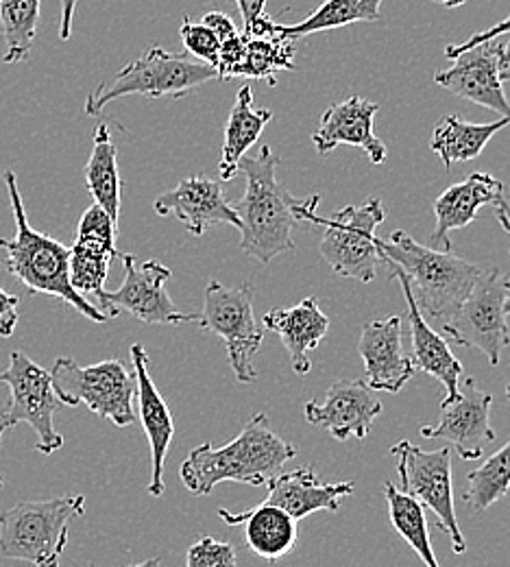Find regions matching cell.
Returning <instances> with one entry per match:
<instances>
[{
  "mask_svg": "<svg viewBox=\"0 0 510 567\" xmlns=\"http://www.w3.org/2000/svg\"><path fill=\"white\" fill-rule=\"evenodd\" d=\"M375 245L379 262L406 276L419 308L433 319L451 317L480 276L476 265L451 251L424 247L402 229H395L391 238H377Z\"/></svg>",
  "mask_w": 510,
  "mask_h": 567,
  "instance_id": "4",
  "label": "cell"
},
{
  "mask_svg": "<svg viewBox=\"0 0 510 567\" xmlns=\"http://www.w3.org/2000/svg\"><path fill=\"white\" fill-rule=\"evenodd\" d=\"M391 454L397 458V474L402 478V492L417 497L426 508L437 515L438 526L449 535L456 555L467 553V542L458 526L454 508L451 485V450H421L410 441L393 445Z\"/></svg>",
  "mask_w": 510,
  "mask_h": 567,
  "instance_id": "12",
  "label": "cell"
},
{
  "mask_svg": "<svg viewBox=\"0 0 510 567\" xmlns=\"http://www.w3.org/2000/svg\"><path fill=\"white\" fill-rule=\"evenodd\" d=\"M85 186L94 204H98L116 223H121L123 179L118 171V148L105 123H101L94 132L92 153L85 164Z\"/></svg>",
  "mask_w": 510,
  "mask_h": 567,
  "instance_id": "27",
  "label": "cell"
},
{
  "mask_svg": "<svg viewBox=\"0 0 510 567\" xmlns=\"http://www.w3.org/2000/svg\"><path fill=\"white\" fill-rule=\"evenodd\" d=\"M269 496L264 502L282 506L299 522L316 511H339L341 504L356 492L350 481L321 483L314 467H299L292 472H280L269 483Z\"/></svg>",
  "mask_w": 510,
  "mask_h": 567,
  "instance_id": "23",
  "label": "cell"
},
{
  "mask_svg": "<svg viewBox=\"0 0 510 567\" xmlns=\"http://www.w3.org/2000/svg\"><path fill=\"white\" fill-rule=\"evenodd\" d=\"M256 286H222L212 280L206 286L204 310L197 317V326L222 339L227 348L229 367L240 384H253L258 371L253 358L264 341V326L256 319Z\"/></svg>",
  "mask_w": 510,
  "mask_h": 567,
  "instance_id": "8",
  "label": "cell"
},
{
  "mask_svg": "<svg viewBox=\"0 0 510 567\" xmlns=\"http://www.w3.org/2000/svg\"><path fill=\"white\" fill-rule=\"evenodd\" d=\"M7 430H9V427L2 422V415H0V443H2V434H4ZM2 487H4V483H2V478H0V489H2Z\"/></svg>",
  "mask_w": 510,
  "mask_h": 567,
  "instance_id": "46",
  "label": "cell"
},
{
  "mask_svg": "<svg viewBox=\"0 0 510 567\" xmlns=\"http://www.w3.org/2000/svg\"><path fill=\"white\" fill-rule=\"evenodd\" d=\"M273 121L271 110L253 107L251 85H242L225 125V141L219 162L220 182H231L238 175V164L247 151L260 141L264 127Z\"/></svg>",
  "mask_w": 510,
  "mask_h": 567,
  "instance_id": "26",
  "label": "cell"
},
{
  "mask_svg": "<svg viewBox=\"0 0 510 567\" xmlns=\"http://www.w3.org/2000/svg\"><path fill=\"white\" fill-rule=\"evenodd\" d=\"M155 213L177 218L192 236H204L212 225H233L240 229V218L227 202L219 182L206 175L181 179L173 190L155 199Z\"/></svg>",
  "mask_w": 510,
  "mask_h": 567,
  "instance_id": "17",
  "label": "cell"
},
{
  "mask_svg": "<svg viewBox=\"0 0 510 567\" xmlns=\"http://www.w3.org/2000/svg\"><path fill=\"white\" fill-rule=\"evenodd\" d=\"M294 456L296 447L271 430L264 413H258L233 441L220 447L212 443L195 447L184 461L179 476L195 496L212 494L220 483L262 487Z\"/></svg>",
  "mask_w": 510,
  "mask_h": 567,
  "instance_id": "2",
  "label": "cell"
},
{
  "mask_svg": "<svg viewBox=\"0 0 510 567\" xmlns=\"http://www.w3.org/2000/svg\"><path fill=\"white\" fill-rule=\"evenodd\" d=\"M0 382L9 386V404L0 411L7 427L29 424L38 434V452L55 454L64 447V436L55 427V415L66 404L58 398L51 371L33 362V358L15 350L9 367L0 371Z\"/></svg>",
  "mask_w": 510,
  "mask_h": 567,
  "instance_id": "10",
  "label": "cell"
},
{
  "mask_svg": "<svg viewBox=\"0 0 510 567\" xmlns=\"http://www.w3.org/2000/svg\"><path fill=\"white\" fill-rule=\"evenodd\" d=\"M62 2V22H60V40L69 42L73 38L74 9L79 0H60Z\"/></svg>",
  "mask_w": 510,
  "mask_h": 567,
  "instance_id": "42",
  "label": "cell"
},
{
  "mask_svg": "<svg viewBox=\"0 0 510 567\" xmlns=\"http://www.w3.org/2000/svg\"><path fill=\"white\" fill-rule=\"evenodd\" d=\"M384 0H325L314 13L296 24H278V35L287 40H299L312 33L341 29L354 22H382L379 4Z\"/></svg>",
  "mask_w": 510,
  "mask_h": 567,
  "instance_id": "29",
  "label": "cell"
},
{
  "mask_svg": "<svg viewBox=\"0 0 510 567\" xmlns=\"http://www.w3.org/2000/svg\"><path fill=\"white\" fill-rule=\"evenodd\" d=\"M238 564L236 550L231 544L217 542L215 537H204L190 546L186 566L188 567H233Z\"/></svg>",
  "mask_w": 510,
  "mask_h": 567,
  "instance_id": "37",
  "label": "cell"
},
{
  "mask_svg": "<svg viewBox=\"0 0 510 567\" xmlns=\"http://www.w3.org/2000/svg\"><path fill=\"white\" fill-rule=\"evenodd\" d=\"M382 402L365 380H339L325 391V400L305 404V422L327 430L334 439H366L382 413Z\"/></svg>",
  "mask_w": 510,
  "mask_h": 567,
  "instance_id": "16",
  "label": "cell"
},
{
  "mask_svg": "<svg viewBox=\"0 0 510 567\" xmlns=\"http://www.w3.org/2000/svg\"><path fill=\"white\" fill-rule=\"evenodd\" d=\"M262 326L264 330L280 334L296 375H308L312 371V360L308 354L316 350L330 332V319L314 297H308L291 308H275L267 312Z\"/></svg>",
  "mask_w": 510,
  "mask_h": 567,
  "instance_id": "24",
  "label": "cell"
},
{
  "mask_svg": "<svg viewBox=\"0 0 510 567\" xmlns=\"http://www.w3.org/2000/svg\"><path fill=\"white\" fill-rule=\"evenodd\" d=\"M491 393L482 391L473 378H467L454 398H443L438 424L421 425L419 434L454 445L462 461H480L485 447L496 441L491 427Z\"/></svg>",
  "mask_w": 510,
  "mask_h": 567,
  "instance_id": "14",
  "label": "cell"
},
{
  "mask_svg": "<svg viewBox=\"0 0 510 567\" xmlns=\"http://www.w3.org/2000/svg\"><path fill=\"white\" fill-rule=\"evenodd\" d=\"M132 362L136 375V395L140 420L145 427L148 447H150V483L146 487L148 496L162 497L164 494V463L175 436V422L166 400L155 386L148 373V354L143 346H132Z\"/></svg>",
  "mask_w": 510,
  "mask_h": 567,
  "instance_id": "20",
  "label": "cell"
},
{
  "mask_svg": "<svg viewBox=\"0 0 510 567\" xmlns=\"http://www.w3.org/2000/svg\"><path fill=\"white\" fill-rule=\"evenodd\" d=\"M212 79H219L215 66L201 60H190L188 55L170 53L162 47H150L143 58L127 64L112 81L101 83L87 96L85 114L101 116L112 101L132 94L146 99H181Z\"/></svg>",
  "mask_w": 510,
  "mask_h": 567,
  "instance_id": "6",
  "label": "cell"
},
{
  "mask_svg": "<svg viewBox=\"0 0 510 567\" xmlns=\"http://www.w3.org/2000/svg\"><path fill=\"white\" fill-rule=\"evenodd\" d=\"M280 157L269 144L256 157H242L238 175H244V195L236 202L233 210L240 218V249L244 256L269 265L278 256L294 251L292 229L303 223L296 199L278 177Z\"/></svg>",
  "mask_w": 510,
  "mask_h": 567,
  "instance_id": "1",
  "label": "cell"
},
{
  "mask_svg": "<svg viewBox=\"0 0 510 567\" xmlns=\"http://www.w3.org/2000/svg\"><path fill=\"white\" fill-rule=\"evenodd\" d=\"M125 265V280L116 290H103L96 297V306L110 317L116 319L121 312H129L146 326H179L197 323L199 315H188L177 308L170 299L166 282L173 271L157 260L138 262L129 254H121Z\"/></svg>",
  "mask_w": 510,
  "mask_h": 567,
  "instance_id": "13",
  "label": "cell"
},
{
  "mask_svg": "<svg viewBox=\"0 0 510 567\" xmlns=\"http://www.w3.org/2000/svg\"><path fill=\"white\" fill-rule=\"evenodd\" d=\"M467 483L469 487L462 499L473 513H485L489 506L507 497L510 492V441L480 467L469 472Z\"/></svg>",
  "mask_w": 510,
  "mask_h": 567,
  "instance_id": "33",
  "label": "cell"
},
{
  "mask_svg": "<svg viewBox=\"0 0 510 567\" xmlns=\"http://www.w3.org/2000/svg\"><path fill=\"white\" fill-rule=\"evenodd\" d=\"M509 125L510 116H502L496 123L476 125V123L462 121L460 116L449 114L438 121L433 132L430 148L437 153L443 166L449 171L454 164H462L480 157L489 141Z\"/></svg>",
  "mask_w": 510,
  "mask_h": 567,
  "instance_id": "28",
  "label": "cell"
},
{
  "mask_svg": "<svg viewBox=\"0 0 510 567\" xmlns=\"http://www.w3.org/2000/svg\"><path fill=\"white\" fill-rule=\"evenodd\" d=\"M402 317L366 321L358 341L365 362V382L373 391L399 393L415 375V362L404 354Z\"/></svg>",
  "mask_w": 510,
  "mask_h": 567,
  "instance_id": "18",
  "label": "cell"
},
{
  "mask_svg": "<svg viewBox=\"0 0 510 567\" xmlns=\"http://www.w3.org/2000/svg\"><path fill=\"white\" fill-rule=\"evenodd\" d=\"M496 208H498V220H500V225L507 229V234L510 236V204L507 202V197H502V199L496 204Z\"/></svg>",
  "mask_w": 510,
  "mask_h": 567,
  "instance_id": "43",
  "label": "cell"
},
{
  "mask_svg": "<svg viewBox=\"0 0 510 567\" xmlns=\"http://www.w3.org/2000/svg\"><path fill=\"white\" fill-rule=\"evenodd\" d=\"M384 496L388 504V519L397 530V535L417 553L421 564L438 567L430 533H428L426 506L417 497L399 492L391 481L384 483Z\"/></svg>",
  "mask_w": 510,
  "mask_h": 567,
  "instance_id": "30",
  "label": "cell"
},
{
  "mask_svg": "<svg viewBox=\"0 0 510 567\" xmlns=\"http://www.w3.org/2000/svg\"><path fill=\"white\" fill-rule=\"evenodd\" d=\"M507 33H510V13L507 20H502V22H498V24L489 27L487 31H480V33L471 35L467 42L447 47V49H445V58L454 60L456 55H460V53H465V51H469V49H473V47H478V44H482V42H489V40H498L500 35H507Z\"/></svg>",
  "mask_w": 510,
  "mask_h": 567,
  "instance_id": "38",
  "label": "cell"
},
{
  "mask_svg": "<svg viewBox=\"0 0 510 567\" xmlns=\"http://www.w3.org/2000/svg\"><path fill=\"white\" fill-rule=\"evenodd\" d=\"M504 312H507V317H510V282L509 292H507V301H504Z\"/></svg>",
  "mask_w": 510,
  "mask_h": 567,
  "instance_id": "47",
  "label": "cell"
},
{
  "mask_svg": "<svg viewBox=\"0 0 510 567\" xmlns=\"http://www.w3.org/2000/svg\"><path fill=\"white\" fill-rule=\"evenodd\" d=\"M391 278L397 280L402 286L404 299H406V321L410 328V339H413V362L428 375H433L445 386V398H454L460 386L462 378V364L456 355L451 354L447 341L443 334L435 332L430 323L424 319V312L413 295V288L406 280V276L399 269H391Z\"/></svg>",
  "mask_w": 510,
  "mask_h": 567,
  "instance_id": "21",
  "label": "cell"
},
{
  "mask_svg": "<svg viewBox=\"0 0 510 567\" xmlns=\"http://www.w3.org/2000/svg\"><path fill=\"white\" fill-rule=\"evenodd\" d=\"M85 513V496L20 502L0 513V555L31 566L55 567L69 544L74 519Z\"/></svg>",
  "mask_w": 510,
  "mask_h": 567,
  "instance_id": "5",
  "label": "cell"
},
{
  "mask_svg": "<svg viewBox=\"0 0 510 567\" xmlns=\"http://www.w3.org/2000/svg\"><path fill=\"white\" fill-rule=\"evenodd\" d=\"M20 321V297L0 288V337L9 339Z\"/></svg>",
  "mask_w": 510,
  "mask_h": 567,
  "instance_id": "39",
  "label": "cell"
},
{
  "mask_svg": "<svg viewBox=\"0 0 510 567\" xmlns=\"http://www.w3.org/2000/svg\"><path fill=\"white\" fill-rule=\"evenodd\" d=\"M384 216L382 202L371 197L363 206H347L330 218L312 213L308 220L325 227L319 254L330 269L336 276L368 284L377 276L379 251L375 245V231L384 223Z\"/></svg>",
  "mask_w": 510,
  "mask_h": 567,
  "instance_id": "9",
  "label": "cell"
},
{
  "mask_svg": "<svg viewBox=\"0 0 510 567\" xmlns=\"http://www.w3.org/2000/svg\"><path fill=\"white\" fill-rule=\"evenodd\" d=\"M236 2H238L240 13H242L244 29H249L260 16H264V4H267V0H236Z\"/></svg>",
  "mask_w": 510,
  "mask_h": 567,
  "instance_id": "41",
  "label": "cell"
},
{
  "mask_svg": "<svg viewBox=\"0 0 510 567\" xmlns=\"http://www.w3.org/2000/svg\"><path fill=\"white\" fill-rule=\"evenodd\" d=\"M377 112L379 105L366 101L363 96H350L343 103L330 105L323 112L316 132L312 134V142L319 155H327L336 146L350 144L363 148L371 164L382 166L386 162V144L373 132Z\"/></svg>",
  "mask_w": 510,
  "mask_h": 567,
  "instance_id": "19",
  "label": "cell"
},
{
  "mask_svg": "<svg viewBox=\"0 0 510 567\" xmlns=\"http://www.w3.org/2000/svg\"><path fill=\"white\" fill-rule=\"evenodd\" d=\"M435 2L443 4V7H447V9H456V7L465 4V0H435Z\"/></svg>",
  "mask_w": 510,
  "mask_h": 567,
  "instance_id": "45",
  "label": "cell"
},
{
  "mask_svg": "<svg viewBox=\"0 0 510 567\" xmlns=\"http://www.w3.org/2000/svg\"><path fill=\"white\" fill-rule=\"evenodd\" d=\"M292 40H287L278 33L271 35H247L244 55L240 64L233 69L229 79L244 76V79H269L275 85V76L280 72L294 69V49Z\"/></svg>",
  "mask_w": 510,
  "mask_h": 567,
  "instance_id": "32",
  "label": "cell"
},
{
  "mask_svg": "<svg viewBox=\"0 0 510 567\" xmlns=\"http://www.w3.org/2000/svg\"><path fill=\"white\" fill-rule=\"evenodd\" d=\"M502 42L489 40L454 58V66L435 74L440 87L451 94L493 110L500 116H510V101L502 81Z\"/></svg>",
  "mask_w": 510,
  "mask_h": 567,
  "instance_id": "15",
  "label": "cell"
},
{
  "mask_svg": "<svg viewBox=\"0 0 510 567\" xmlns=\"http://www.w3.org/2000/svg\"><path fill=\"white\" fill-rule=\"evenodd\" d=\"M219 517L229 526L244 524L247 548L264 561H280L291 555L299 537L296 519L289 511L271 502H262L242 513L219 508Z\"/></svg>",
  "mask_w": 510,
  "mask_h": 567,
  "instance_id": "25",
  "label": "cell"
},
{
  "mask_svg": "<svg viewBox=\"0 0 510 567\" xmlns=\"http://www.w3.org/2000/svg\"><path fill=\"white\" fill-rule=\"evenodd\" d=\"M42 16V0H0V27L4 64H22L31 58Z\"/></svg>",
  "mask_w": 510,
  "mask_h": 567,
  "instance_id": "31",
  "label": "cell"
},
{
  "mask_svg": "<svg viewBox=\"0 0 510 567\" xmlns=\"http://www.w3.org/2000/svg\"><path fill=\"white\" fill-rule=\"evenodd\" d=\"M507 398L510 400V382L507 384Z\"/></svg>",
  "mask_w": 510,
  "mask_h": 567,
  "instance_id": "48",
  "label": "cell"
},
{
  "mask_svg": "<svg viewBox=\"0 0 510 567\" xmlns=\"http://www.w3.org/2000/svg\"><path fill=\"white\" fill-rule=\"evenodd\" d=\"M502 81H509L510 83V40L509 42H502Z\"/></svg>",
  "mask_w": 510,
  "mask_h": 567,
  "instance_id": "44",
  "label": "cell"
},
{
  "mask_svg": "<svg viewBox=\"0 0 510 567\" xmlns=\"http://www.w3.org/2000/svg\"><path fill=\"white\" fill-rule=\"evenodd\" d=\"M116 236H118V223L98 204H94L92 208H87L85 213L81 214L79 225H76V243L118 251Z\"/></svg>",
  "mask_w": 510,
  "mask_h": 567,
  "instance_id": "35",
  "label": "cell"
},
{
  "mask_svg": "<svg viewBox=\"0 0 510 567\" xmlns=\"http://www.w3.org/2000/svg\"><path fill=\"white\" fill-rule=\"evenodd\" d=\"M51 378L58 398L69 409L85 404L87 411L118 427L136 422V375L118 358L81 367L74 358L60 355L51 369Z\"/></svg>",
  "mask_w": 510,
  "mask_h": 567,
  "instance_id": "7",
  "label": "cell"
},
{
  "mask_svg": "<svg viewBox=\"0 0 510 567\" xmlns=\"http://www.w3.org/2000/svg\"><path fill=\"white\" fill-rule=\"evenodd\" d=\"M116 256L121 254L74 240L71 247V262H69V278L74 290H79L81 295L87 292L98 297L105 290L110 265Z\"/></svg>",
  "mask_w": 510,
  "mask_h": 567,
  "instance_id": "34",
  "label": "cell"
},
{
  "mask_svg": "<svg viewBox=\"0 0 510 567\" xmlns=\"http://www.w3.org/2000/svg\"><path fill=\"white\" fill-rule=\"evenodd\" d=\"M181 40L186 51L195 58L201 60L210 66L217 69L219 64L220 40L219 35L204 22L195 24L190 22V18H184L181 22Z\"/></svg>",
  "mask_w": 510,
  "mask_h": 567,
  "instance_id": "36",
  "label": "cell"
},
{
  "mask_svg": "<svg viewBox=\"0 0 510 567\" xmlns=\"http://www.w3.org/2000/svg\"><path fill=\"white\" fill-rule=\"evenodd\" d=\"M504 197V184L489 173H473L460 184L449 186L435 202L433 247L451 251L449 231L473 223L482 206H496Z\"/></svg>",
  "mask_w": 510,
  "mask_h": 567,
  "instance_id": "22",
  "label": "cell"
},
{
  "mask_svg": "<svg viewBox=\"0 0 510 567\" xmlns=\"http://www.w3.org/2000/svg\"><path fill=\"white\" fill-rule=\"evenodd\" d=\"M201 22H204V24H208V27L219 35L220 42H222V40H227V38H231L233 33H238V31H236L233 20H231L229 16H225V13H220V11H210V13H206Z\"/></svg>",
  "mask_w": 510,
  "mask_h": 567,
  "instance_id": "40",
  "label": "cell"
},
{
  "mask_svg": "<svg viewBox=\"0 0 510 567\" xmlns=\"http://www.w3.org/2000/svg\"><path fill=\"white\" fill-rule=\"evenodd\" d=\"M4 186L9 193V204L15 220V234L11 238H0V249L4 251L7 271L24 284L29 292H42L55 297L76 312L87 317L94 323H107L110 317L94 303L85 299L79 290H74L69 278L71 249L55 240L49 234H42L31 227L27 210L22 204V195L18 188V175L13 171H4Z\"/></svg>",
  "mask_w": 510,
  "mask_h": 567,
  "instance_id": "3",
  "label": "cell"
},
{
  "mask_svg": "<svg viewBox=\"0 0 510 567\" xmlns=\"http://www.w3.org/2000/svg\"><path fill=\"white\" fill-rule=\"evenodd\" d=\"M509 280L500 269L480 271L458 310L445 319L443 332L460 348H473L487 355L491 367L500 364L504 348L510 346L504 301Z\"/></svg>",
  "mask_w": 510,
  "mask_h": 567,
  "instance_id": "11",
  "label": "cell"
}]
</instances>
